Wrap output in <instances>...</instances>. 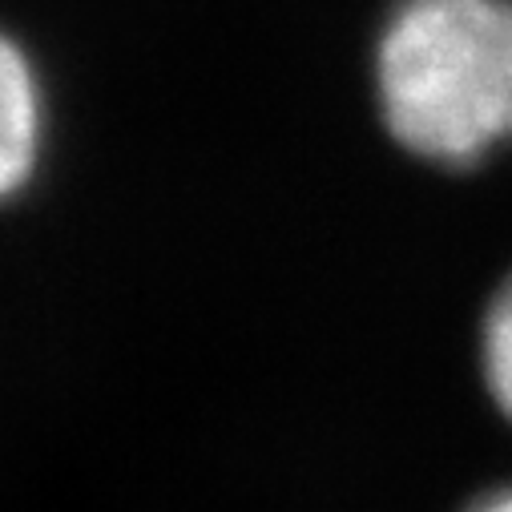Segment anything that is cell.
Listing matches in <instances>:
<instances>
[{"label": "cell", "mask_w": 512, "mask_h": 512, "mask_svg": "<svg viewBox=\"0 0 512 512\" xmlns=\"http://www.w3.org/2000/svg\"><path fill=\"white\" fill-rule=\"evenodd\" d=\"M371 101L400 154L468 170L512 146V0H392Z\"/></svg>", "instance_id": "cell-1"}, {"label": "cell", "mask_w": 512, "mask_h": 512, "mask_svg": "<svg viewBox=\"0 0 512 512\" xmlns=\"http://www.w3.org/2000/svg\"><path fill=\"white\" fill-rule=\"evenodd\" d=\"M53 150V93L37 53L0 29V206L21 198Z\"/></svg>", "instance_id": "cell-2"}, {"label": "cell", "mask_w": 512, "mask_h": 512, "mask_svg": "<svg viewBox=\"0 0 512 512\" xmlns=\"http://www.w3.org/2000/svg\"><path fill=\"white\" fill-rule=\"evenodd\" d=\"M480 367H484V388L496 400V408L512 420V275L500 283L484 311L480 327Z\"/></svg>", "instance_id": "cell-3"}, {"label": "cell", "mask_w": 512, "mask_h": 512, "mask_svg": "<svg viewBox=\"0 0 512 512\" xmlns=\"http://www.w3.org/2000/svg\"><path fill=\"white\" fill-rule=\"evenodd\" d=\"M472 512H512V488L492 492V496H488V500H480Z\"/></svg>", "instance_id": "cell-4"}]
</instances>
